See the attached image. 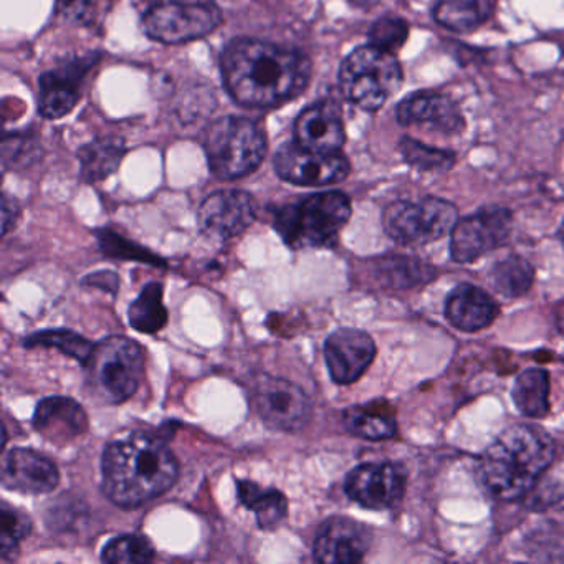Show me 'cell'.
<instances>
[{
    "label": "cell",
    "mask_w": 564,
    "mask_h": 564,
    "mask_svg": "<svg viewBox=\"0 0 564 564\" xmlns=\"http://www.w3.org/2000/svg\"><path fill=\"white\" fill-rule=\"evenodd\" d=\"M25 346H29V348L61 349L64 355L77 359L84 366L87 365L95 349V345H91L87 338L74 332H65V329H58V332L48 329V332L35 333V335L25 339Z\"/></svg>",
    "instance_id": "4dcf8cb0"
},
{
    "label": "cell",
    "mask_w": 564,
    "mask_h": 564,
    "mask_svg": "<svg viewBox=\"0 0 564 564\" xmlns=\"http://www.w3.org/2000/svg\"><path fill=\"white\" fill-rule=\"evenodd\" d=\"M408 22L394 15H386L379 19L369 29V45L379 48V51L395 54L408 41Z\"/></svg>",
    "instance_id": "e575fe53"
},
{
    "label": "cell",
    "mask_w": 564,
    "mask_h": 564,
    "mask_svg": "<svg viewBox=\"0 0 564 564\" xmlns=\"http://www.w3.org/2000/svg\"><path fill=\"white\" fill-rule=\"evenodd\" d=\"M156 551L143 534H121L104 547L101 560L110 564H147L154 560Z\"/></svg>",
    "instance_id": "f546056e"
},
{
    "label": "cell",
    "mask_w": 564,
    "mask_h": 564,
    "mask_svg": "<svg viewBox=\"0 0 564 564\" xmlns=\"http://www.w3.org/2000/svg\"><path fill=\"white\" fill-rule=\"evenodd\" d=\"M513 401L527 417L543 419L550 412V376L544 369L531 368L518 376Z\"/></svg>",
    "instance_id": "4316f807"
},
{
    "label": "cell",
    "mask_w": 564,
    "mask_h": 564,
    "mask_svg": "<svg viewBox=\"0 0 564 564\" xmlns=\"http://www.w3.org/2000/svg\"><path fill=\"white\" fill-rule=\"evenodd\" d=\"M458 223L457 207L438 197L421 200H398L382 216L386 232L401 246H425L454 230Z\"/></svg>",
    "instance_id": "9c48e42d"
},
{
    "label": "cell",
    "mask_w": 564,
    "mask_h": 564,
    "mask_svg": "<svg viewBox=\"0 0 564 564\" xmlns=\"http://www.w3.org/2000/svg\"><path fill=\"white\" fill-rule=\"evenodd\" d=\"M554 442L543 429L517 424L505 429L481 455L478 478L497 500L524 497L554 458Z\"/></svg>",
    "instance_id": "3957f363"
},
{
    "label": "cell",
    "mask_w": 564,
    "mask_h": 564,
    "mask_svg": "<svg viewBox=\"0 0 564 564\" xmlns=\"http://www.w3.org/2000/svg\"><path fill=\"white\" fill-rule=\"evenodd\" d=\"M32 521L24 511L2 503L0 510V551L4 560H12L21 547L22 541L31 534Z\"/></svg>",
    "instance_id": "1f68e13d"
},
{
    "label": "cell",
    "mask_w": 564,
    "mask_h": 564,
    "mask_svg": "<svg viewBox=\"0 0 564 564\" xmlns=\"http://www.w3.org/2000/svg\"><path fill=\"white\" fill-rule=\"evenodd\" d=\"M61 11L74 24H87L91 14L90 0H61Z\"/></svg>",
    "instance_id": "8d00e7d4"
},
{
    "label": "cell",
    "mask_w": 564,
    "mask_h": 564,
    "mask_svg": "<svg viewBox=\"0 0 564 564\" xmlns=\"http://www.w3.org/2000/svg\"><path fill=\"white\" fill-rule=\"evenodd\" d=\"M371 546V533L365 524L346 517H333L319 528L315 540V560L326 564H352L365 560Z\"/></svg>",
    "instance_id": "e0dca14e"
},
{
    "label": "cell",
    "mask_w": 564,
    "mask_h": 564,
    "mask_svg": "<svg viewBox=\"0 0 564 564\" xmlns=\"http://www.w3.org/2000/svg\"><path fill=\"white\" fill-rule=\"evenodd\" d=\"M98 239H100V246L105 253H111V256H113V253L115 256H123V253H128V257L143 260V262H154V260H158L154 259V257L148 256V252H144L140 247L133 246V243L130 242H124L121 237L115 236L110 230H104V232L98 234Z\"/></svg>",
    "instance_id": "d590c367"
},
{
    "label": "cell",
    "mask_w": 564,
    "mask_h": 564,
    "mask_svg": "<svg viewBox=\"0 0 564 564\" xmlns=\"http://www.w3.org/2000/svg\"><path fill=\"white\" fill-rule=\"evenodd\" d=\"M351 2L356 6H362V8H365V6L376 4V0H351Z\"/></svg>",
    "instance_id": "f35d334b"
},
{
    "label": "cell",
    "mask_w": 564,
    "mask_h": 564,
    "mask_svg": "<svg viewBox=\"0 0 564 564\" xmlns=\"http://www.w3.org/2000/svg\"><path fill=\"white\" fill-rule=\"evenodd\" d=\"M203 147L210 173L217 180L234 181L259 170L265 160L267 137L252 120L226 117L207 127Z\"/></svg>",
    "instance_id": "5b68a950"
},
{
    "label": "cell",
    "mask_w": 564,
    "mask_h": 564,
    "mask_svg": "<svg viewBox=\"0 0 564 564\" xmlns=\"http://www.w3.org/2000/svg\"><path fill=\"white\" fill-rule=\"evenodd\" d=\"M257 207L246 191L227 189L210 194L197 213V224L213 239H232L252 226Z\"/></svg>",
    "instance_id": "9a60e30c"
},
{
    "label": "cell",
    "mask_w": 564,
    "mask_h": 564,
    "mask_svg": "<svg viewBox=\"0 0 564 564\" xmlns=\"http://www.w3.org/2000/svg\"><path fill=\"white\" fill-rule=\"evenodd\" d=\"M295 141L318 153H339L346 143V131L338 105L319 101L302 111L295 121Z\"/></svg>",
    "instance_id": "ffe728a7"
},
{
    "label": "cell",
    "mask_w": 564,
    "mask_h": 564,
    "mask_svg": "<svg viewBox=\"0 0 564 564\" xmlns=\"http://www.w3.org/2000/svg\"><path fill=\"white\" fill-rule=\"evenodd\" d=\"M276 176L295 186H332L348 177V158L339 153H318L300 147L299 143H286L280 148L273 160Z\"/></svg>",
    "instance_id": "8fae6325"
},
{
    "label": "cell",
    "mask_w": 564,
    "mask_h": 564,
    "mask_svg": "<svg viewBox=\"0 0 564 564\" xmlns=\"http://www.w3.org/2000/svg\"><path fill=\"white\" fill-rule=\"evenodd\" d=\"M348 497L369 510H388L404 497L405 474L391 462L362 464L349 471L345 481Z\"/></svg>",
    "instance_id": "5bb4252c"
},
{
    "label": "cell",
    "mask_w": 564,
    "mask_h": 564,
    "mask_svg": "<svg viewBox=\"0 0 564 564\" xmlns=\"http://www.w3.org/2000/svg\"><path fill=\"white\" fill-rule=\"evenodd\" d=\"M223 21L214 0H154L144 12L143 29L151 41L177 45L207 37Z\"/></svg>",
    "instance_id": "ba28073f"
},
{
    "label": "cell",
    "mask_w": 564,
    "mask_h": 564,
    "mask_svg": "<svg viewBox=\"0 0 564 564\" xmlns=\"http://www.w3.org/2000/svg\"><path fill=\"white\" fill-rule=\"evenodd\" d=\"M510 232V210L484 207L455 224L451 237L452 259L460 263L474 262L507 242Z\"/></svg>",
    "instance_id": "7c38bea8"
},
{
    "label": "cell",
    "mask_w": 564,
    "mask_h": 564,
    "mask_svg": "<svg viewBox=\"0 0 564 564\" xmlns=\"http://www.w3.org/2000/svg\"><path fill=\"white\" fill-rule=\"evenodd\" d=\"M343 422L352 435L365 441H388L398 432L394 412L388 402L382 401L346 409Z\"/></svg>",
    "instance_id": "603a6c76"
},
{
    "label": "cell",
    "mask_w": 564,
    "mask_h": 564,
    "mask_svg": "<svg viewBox=\"0 0 564 564\" xmlns=\"http://www.w3.org/2000/svg\"><path fill=\"white\" fill-rule=\"evenodd\" d=\"M127 154V147L121 138H98L85 144L78 151L80 174L85 183H100L120 166Z\"/></svg>",
    "instance_id": "cb8c5ba5"
},
{
    "label": "cell",
    "mask_w": 564,
    "mask_h": 564,
    "mask_svg": "<svg viewBox=\"0 0 564 564\" xmlns=\"http://www.w3.org/2000/svg\"><path fill=\"white\" fill-rule=\"evenodd\" d=\"M180 464L156 435L133 434L111 442L101 458V488L121 508L150 503L173 488Z\"/></svg>",
    "instance_id": "7a4b0ae2"
},
{
    "label": "cell",
    "mask_w": 564,
    "mask_h": 564,
    "mask_svg": "<svg viewBox=\"0 0 564 564\" xmlns=\"http://www.w3.org/2000/svg\"><path fill=\"white\" fill-rule=\"evenodd\" d=\"M32 422L39 434L57 445L70 444L88 431L87 412L74 399L62 395L39 402Z\"/></svg>",
    "instance_id": "44dd1931"
},
{
    "label": "cell",
    "mask_w": 564,
    "mask_h": 564,
    "mask_svg": "<svg viewBox=\"0 0 564 564\" xmlns=\"http://www.w3.org/2000/svg\"><path fill=\"white\" fill-rule=\"evenodd\" d=\"M402 68L394 54L372 45L356 48L339 68V88L349 104L365 111H378L398 94L402 85Z\"/></svg>",
    "instance_id": "52a82bcc"
},
{
    "label": "cell",
    "mask_w": 564,
    "mask_h": 564,
    "mask_svg": "<svg viewBox=\"0 0 564 564\" xmlns=\"http://www.w3.org/2000/svg\"><path fill=\"white\" fill-rule=\"evenodd\" d=\"M557 237H560L561 243H563V247H564V220H563V224H561L560 232H557Z\"/></svg>",
    "instance_id": "ab89813d"
},
{
    "label": "cell",
    "mask_w": 564,
    "mask_h": 564,
    "mask_svg": "<svg viewBox=\"0 0 564 564\" xmlns=\"http://www.w3.org/2000/svg\"><path fill=\"white\" fill-rule=\"evenodd\" d=\"M87 388L101 404H123L144 378V351L133 339L111 336L95 345L87 365Z\"/></svg>",
    "instance_id": "8992f818"
},
{
    "label": "cell",
    "mask_w": 564,
    "mask_h": 564,
    "mask_svg": "<svg viewBox=\"0 0 564 564\" xmlns=\"http://www.w3.org/2000/svg\"><path fill=\"white\" fill-rule=\"evenodd\" d=\"M395 118L402 127H427L442 133H460L464 117L447 95L435 91L411 94L395 108Z\"/></svg>",
    "instance_id": "d6986e66"
},
{
    "label": "cell",
    "mask_w": 564,
    "mask_h": 564,
    "mask_svg": "<svg viewBox=\"0 0 564 564\" xmlns=\"http://www.w3.org/2000/svg\"><path fill=\"white\" fill-rule=\"evenodd\" d=\"M237 491L240 503L256 513L257 523L262 530H273L286 517L289 501L282 491L259 487L250 480L237 481Z\"/></svg>",
    "instance_id": "d4e9b609"
},
{
    "label": "cell",
    "mask_w": 564,
    "mask_h": 564,
    "mask_svg": "<svg viewBox=\"0 0 564 564\" xmlns=\"http://www.w3.org/2000/svg\"><path fill=\"white\" fill-rule=\"evenodd\" d=\"M98 55L67 58L39 80V113L47 120H61L72 113L80 100V87Z\"/></svg>",
    "instance_id": "4fadbf2b"
},
{
    "label": "cell",
    "mask_w": 564,
    "mask_h": 564,
    "mask_svg": "<svg viewBox=\"0 0 564 564\" xmlns=\"http://www.w3.org/2000/svg\"><path fill=\"white\" fill-rule=\"evenodd\" d=\"M252 402L270 429L302 431L312 419V401L302 388L286 379L260 376L253 381Z\"/></svg>",
    "instance_id": "30bf717a"
},
{
    "label": "cell",
    "mask_w": 564,
    "mask_h": 564,
    "mask_svg": "<svg viewBox=\"0 0 564 564\" xmlns=\"http://www.w3.org/2000/svg\"><path fill=\"white\" fill-rule=\"evenodd\" d=\"M42 158V147L34 137L9 133L2 144V163L6 170H24Z\"/></svg>",
    "instance_id": "836d02e7"
},
{
    "label": "cell",
    "mask_w": 564,
    "mask_h": 564,
    "mask_svg": "<svg viewBox=\"0 0 564 564\" xmlns=\"http://www.w3.org/2000/svg\"><path fill=\"white\" fill-rule=\"evenodd\" d=\"M401 153L405 163L419 171L427 173H442L451 170L455 163V156L448 151L437 150V148L427 147L421 141L404 138L401 141Z\"/></svg>",
    "instance_id": "d6a6232c"
},
{
    "label": "cell",
    "mask_w": 564,
    "mask_h": 564,
    "mask_svg": "<svg viewBox=\"0 0 564 564\" xmlns=\"http://www.w3.org/2000/svg\"><path fill=\"white\" fill-rule=\"evenodd\" d=\"M490 280L501 295L517 299L533 285L534 270L523 257L511 256L491 269Z\"/></svg>",
    "instance_id": "f1b7e54d"
},
{
    "label": "cell",
    "mask_w": 564,
    "mask_h": 564,
    "mask_svg": "<svg viewBox=\"0 0 564 564\" xmlns=\"http://www.w3.org/2000/svg\"><path fill=\"white\" fill-rule=\"evenodd\" d=\"M128 318H130V325L140 333L153 335L163 329L167 323V310L163 303V285L153 282L144 286L141 295L130 306Z\"/></svg>",
    "instance_id": "83f0119b"
},
{
    "label": "cell",
    "mask_w": 564,
    "mask_h": 564,
    "mask_svg": "<svg viewBox=\"0 0 564 564\" xmlns=\"http://www.w3.org/2000/svg\"><path fill=\"white\" fill-rule=\"evenodd\" d=\"M375 341L361 329H336L325 343L326 366L333 381L338 384L358 381L375 361Z\"/></svg>",
    "instance_id": "2e32d148"
},
{
    "label": "cell",
    "mask_w": 564,
    "mask_h": 564,
    "mask_svg": "<svg viewBox=\"0 0 564 564\" xmlns=\"http://www.w3.org/2000/svg\"><path fill=\"white\" fill-rule=\"evenodd\" d=\"M224 87L236 104L256 110L282 107L308 87L312 62L296 48L236 39L220 57Z\"/></svg>",
    "instance_id": "6da1fadb"
},
{
    "label": "cell",
    "mask_w": 564,
    "mask_h": 564,
    "mask_svg": "<svg viewBox=\"0 0 564 564\" xmlns=\"http://www.w3.org/2000/svg\"><path fill=\"white\" fill-rule=\"evenodd\" d=\"M498 316V305L485 290L462 283L452 290L445 302V318L462 332H480Z\"/></svg>",
    "instance_id": "7402d4cb"
},
{
    "label": "cell",
    "mask_w": 564,
    "mask_h": 564,
    "mask_svg": "<svg viewBox=\"0 0 564 564\" xmlns=\"http://www.w3.org/2000/svg\"><path fill=\"white\" fill-rule=\"evenodd\" d=\"M491 0H441L434 9L438 25L454 32H470L488 21Z\"/></svg>",
    "instance_id": "484cf974"
},
{
    "label": "cell",
    "mask_w": 564,
    "mask_h": 564,
    "mask_svg": "<svg viewBox=\"0 0 564 564\" xmlns=\"http://www.w3.org/2000/svg\"><path fill=\"white\" fill-rule=\"evenodd\" d=\"M19 214H21V209H19L18 203L14 199H11L9 196H4V200H2V220H4V229H2V234L8 236L9 230L15 226V220L19 219Z\"/></svg>",
    "instance_id": "74e56055"
},
{
    "label": "cell",
    "mask_w": 564,
    "mask_h": 564,
    "mask_svg": "<svg viewBox=\"0 0 564 564\" xmlns=\"http://www.w3.org/2000/svg\"><path fill=\"white\" fill-rule=\"evenodd\" d=\"M349 217V197L339 191H326L280 207L273 226L292 249H319L332 247L338 240Z\"/></svg>",
    "instance_id": "277c9868"
},
{
    "label": "cell",
    "mask_w": 564,
    "mask_h": 564,
    "mask_svg": "<svg viewBox=\"0 0 564 564\" xmlns=\"http://www.w3.org/2000/svg\"><path fill=\"white\" fill-rule=\"evenodd\" d=\"M61 480L57 465L29 448H14L2 460V485L21 494H51Z\"/></svg>",
    "instance_id": "ac0fdd59"
}]
</instances>
